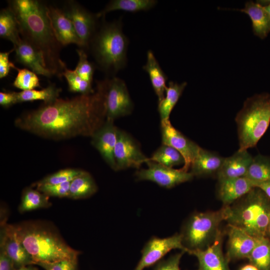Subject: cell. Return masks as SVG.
Listing matches in <instances>:
<instances>
[{
  "mask_svg": "<svg viewBox=\"0 0 270 270\" xmlns=\"http://www.w3.org/2000/svg\"><path fill=\"white\" fill-rule=\"evenodd\" d=\"M105 118L103 96L96 86L92 94L44 103L18 118L15 125L40 136L60 140L79 136H92Z\"/></svg>",
  "mask_w": 270,
  "mask_h": 270,
  "instance_id": "1",
  "label": "cell"
},
{
  "mask_svg": "<svg viewBox=\"0 0 270 270\" xmlns=\"http://www.w3.org/2000/svg\"><path fill=\"white\" fill-rule=\"evenodd\" d=\"M8 2L16 16L22 38L42 53L46 66L54 75L61 77L66 65L60 58L62 46L52 28L47 5L37 0Z\"/></svg>",
  "mask_w": 270,
  "mask_h": 270,
  "instance_id": "2",
  "label": "cell"
},
{
  "mask_svg": "<svg viewBox=\"0 0 270 270\" xmlns=\"http://www.w3.org/2000/svg\"><path fill=\"white\" fill-rule=\"evenodd\" d=\"M14 226L34 264L64 260L78 261L80 252L70 247L50 224L39 221H26Z\"/></svg>",
  "mask_w": 270,
  "mask_h": 270,
  "instance_id": "3",
  "label": "cell"
},
{
  "mask_svg": "<svg viewBox=\"0 0 270 270\" xmlns=\"http://www.w3.org/2000/svg\"><path fill=\"white\" fill-rule=\"evenodd\" d=\"M128 40L120 20H104L88 46L97 66L110 76L123 69L127 62Z\"/></svg>",
  "mask_w": 270,
  "mask_h": 270,
  "instance_id": "4",
  "label": "cell"
},
{
  "mask_svg": "<svg viewBox=\"0 0 270 270\" xmlns=\"http://www.w3.org/2000/svg\"><path fill=\"white\" fill-rule=\"evenodd\" d=\"M234 203L224 206L225 220L228 224L257 238L266 236L270 220V198L265 193L254 187Z\"/></svg>",
  "mask_w": 270,
  "mask_h": 270,
  "instance_id": "5",
  "label": "cell"
},
{
  "mask_svg": "<svg viewBox=\"0 0 270 270\" xmlns=\"http://www.w3.org/2000/svg\"><path fill=\"white\" fill-rule=\"evenodd\" d=\"M239 142L238 150L254 147L270 123V95L256 94L248 98L235 118Z\"/></svg>",
  "mask_w": 270,
  "mask_h": 270,
  "instance_id": "6",
  "label": "cell"
},
{
  "mask_svg": "<svg viewBox=\"0 0 270 270\" xmlns=\"http://www.w3.org/2000/svg\"><path fill=\"white\" fill-rule=\"evenodd\" d=\"M224 207L217 211L196 212L186 221L180 233L186 252L204 250L211 246L225 220Z\"/></svg>",
  "mask_w": 270,
  "mask_h": 270,
  "instance_id": "7",
  "label": "cell"
},
{
  "mask_svg": "<svg viewBox=\"0 0 270 270\" xmlns=\"http://www.w3.org/2000/svg\"><path fill=\"white\" fill-rule=\"evenodd\" d=\"M96 84L103 96L106 119L114 120L132 112L133 103L122 80L113 76Z\"/></svg>",
  "mask_w": 270,
  "mask_h": 270,
  "instance_id": "8",
  "label": "cell"
},
{
  "mask_svg": "<svg viewBox=\"0 0 270 270\" xmlns=\"http://www.w3.org/2000/svg\"><path fill=\"white\" fill-rule=\"evenodd\" d=\"M62 10L74 26L82 42V48L88 49L98 27L96 14H92L78 2L72 0L66 1Z\"/></svg>",
  "mask_w": 270,
  "mask_h": 270,
  "instance_id": "9",
  "label": "cell"
},
{
  "mask_svg": "<svg viewBox=\"0 0 270 270\" xmlns=\"http://www.w3.org/2000/svg\"><path fill=\"white\" fill-rule=\"evenodd\" d=\"M146 164L148 166L147 168L136 172V179L152 181L164 188H171L191 180L194 176L190 172L168 168L152 161L148 160Z\"/></svg>",
  "mask_w": 270,
  "mask_h": 270,
  "instance_id": "10",
  "label": "cell"
},
{
  "mask_svg": "<svg viewBox=\"0 0 270 270\" xmlns=\"http://www.w3.org/2000/svg\"><path fill=\"white\" fill-rule=\"evenodd\" d=\"M174 249L186 252L180 234L164 238L152 237L144 246L140 260L134 270H143L153 265Z\"/></svg>",
  "mask_w": 270,
  "mask_h": 270,
  "instance_id": "11",
  "label": "cell"
},
{
  "mask_svg": "<svg viewBox=\"0 0 270 270\" xmlns=\"http://www.w3.org/2000/svg\"><path fill=\"white\" fill-rule=\"evenodd\" d=\"M162 144L169 146L178 150L184 160L180 169L188 172L200 147L174 128L170 120L161 121Z\"/></svg>",
  "mask_w": 270,
  "mask_h": 270,
  "instance_id": "12",
  "label": "cell"
},
{
  "mask_svg": "<svg viewBox=\"0 0 270 270\" xmlns=\"http://www.w3.org/2000/svg\"><path fill=\"white\" fill-rule=\"evenodd\" d=\"M116 170L130 168H139L148 158L141 152L134 140L126 133L118 129L114 150Z\"/></svg>",
  "mask_w": 270,
  "mask_h": 270,
  "instance_id": "13",
  "label": "cell"
},
{
  "mask_svg": "<svg viewBox=\"0 0 270 270\" xmlns=\"http://www.w3.org/2000/svg\"><path fill=\"white\" fill-rule=\"evenodd\" d=\"M0 240V248L13 260L15 266L20 268L34 264L30 255L19 240L14 225L1 224Z\"/></svg>",
  "mask_w": 270,
  "mask_h": 270,
  "instance_id": "14",
  "label": "cell"
},
{
  "mask_svg": "<svg viewBox=\"0 0 270 270\" xmlns=\"http://www.w3.org/2000/svg\"><path fill=\"white\" fill-rule=\"evenodd\" d=\"M48 15L55 36L62 46L76 44L81 48L82 42L70 20L62 9L47 5Z\"/></svg>",
  "mask_w": 270,
  "mask_h": 270,
  "instance_id": "15",
  "label": "cell"
},
{
  "mask_svg": "<svg viewBox=\"0 0 270 270\" xmlns=\"http://www.w3.org/2000/svg\"><path fill=\"white\" fill-rule=\"evenodd\" d=\"M118 129L114 126V120H106L102 126L92 135V144L110 167L116 170L114 150L117 140Z\"/></svg>",
  "mask_w": 270,
  "mask_h": 270,
  "instance_id": "16",
  "label": "cell"
},
{
  "mask_svg": "<svg viewBox=\"0 0 270 270\" xmlns=\"http://www.w3.org/2000/svg\"><path fill=\"white\" fill-rule=\"evenodd\" d=\"M224 232L220 230L213 244L204 250L190 252L198 261V270H230L228 260L224 256L222 244Z\"/></svg>",
  "mask_w": 270,
  "mask_h": 270,
  "instance_id": "17",
  "label": "cell"
},
{
  "mask_svg": "<svg viewBox=\"0 0 270 270\" xmlns=\"http://www.w3.org/2000/svg\"><path fill=\"white\" fill-rule=\"evenodd\" d=\"M228 242L227 259L248 258L259 240L254 238L243 230L228 224Z\"/></svg>",
  "mask_w": 270,
  "mask_h": 270,
  "instance_id": "18",
  "label": "cell"
},
{
  "mask_svg": "<svg viewBox=\"0 0 270 270\" xmlns=\"http://www.w3.org/2000/svg\"><path fill=\"white\" fill-rule=\"evenodd\" d=\"M17 62L30 68L33 72L48 78L54 76L47 68L42 53L22 40L14 46Z\"/></svg>",
  "mask_w": 270,
  "mask_h": 270,
  "instance_id": "19",
  "label": "cell"
},
{
  "mask_svg": "<svg viewBox=\"0 0 270 270\" xmlns=\"http://www.w3.org/2000/svg\"><path fill=\"white\" fill-rule=\"evenodd\" d=\"M255 187L254 182L246 177L218 180V193L224 206H228Z\"/></svg>",
  "mask_w": 270,
  "mask_h": 270,
  "instance_id": "20",
  "label": "cell"
},
{
  "mask_svg": "<svg viewBox=\"0 0 270 270\" xmlns=\"http://www.w3.org/2000/svg\"><path fill=\"white\" fill-rule=\"evenodd\" d=\"M252 158L248 150H238L232 156L224 158L216 174L218 180L244 177Z\"/></svg>",
  "mask_w": 270,
  "mask_h": 270,
  "instance_id": "21",
  "label": "cell"
},
{
  "mask_svg": "<svg viewBox=\"0 0 270 270\" xmlns=\"http://www.w3.org/2000/svg\"><path fill=\"white\" fill-rule=\"evenodd\" d=\"M224 158L218 154L200 148L190 166V172L196 176H204L217 174Z\"/></svg>",
  "mask_w": 270,
  "mask_h": 270,
  "instance_id": "22",
  "label": "cell"
},
{
  "mask_svg": "<svg viewBox=\"0 0 270 270\" xmlns=\"http://www.w3.org/2000/svg\"><path fill=\"white\" fill-rule=\"evenodd\" d=\"M238 10L247 14L252 22L255 35L264 38L270 32V16L264 6L258 2H246L244 8Z\"/></svg>",
  "mask_w": 270,
  "mask_h": 270,
  "instance_id": "23",
  "label": "cell"
},
{
  "mask_svg": "<svg viewBox=\"0 0 270 270\" xmlns=\"http://www.w3.org/2000/svg\"><path fill=\"white\" fill-rule=\"evenodd\" d=\"M143 69L149 76L158 102L161 101L164 98L168 78L153 52L150 50L147 52L146 62L143 66Z\"/></svg>",
  "mask_w": 270,
  "mask_h": 270,
  "instance_id": "24",
  "label": "cell"
},
{
  "mask_svg": "<svg viewBox=\"0 0 270 270\" xmlns=\"http://www.w3.org/2000/svg\"><path fill=\"white\" fill-rule=\"evenodd\" d=\"M186 85V82L181 84L169 82L166 89V96L158 104V111L161 121L170 120V113Z\"/></svg>",
  "mask_w": 270,
  "mask_h": 270,
  "instance_id": "25",
  "label": "cell"
},
{
  "mask_svg": "<svg viewBox=\"0 0 270 270\" xmlns=\"http://www.w3.org/2000/svg\"><path fill=\"white\" fill-rule=\"evenodd\" d=\"M157 2L155 0H113L97 13L96 16L98 18L104 17L108 12L116 10L132 12L146 11L154 7Z\"/></svg>",
  "mask_w": 270,
  "mask_h": 270,
  "instance_id": "26",
  "label": "cell"
},
{
  "mask_svg": "<svg viewBox=\"0 0 270 270\" xmlns=\"http://www.w3.org/2000/svg\"><path fill=\"white\" fill-rule=\"evenodd\" d=\"M18 22L16 16L8 6L0 12V36L10 41L14 46L21 40Z\"/></svg>",
  "mask_w": 270,
  "mask_h": 270,
  "instance_id": "27",
  "label": "cell"
},
{
  "mask_svg": "<svg viewBox=\"0 0 270 270\" xmlns=\"http://www.w3.org/2000/svg\"><path fill=\"white\" fill-rule=\"evenodd\" d=\"M98 190L97 186L91 176L86 172L71 181L68 198L81 199L88 198Z\"/></svg>",
  "mask_w": 270,
  "mask_h": 270,
  "instance_id": "28",
  "label": "cell"
},
{
  "mask_svg": "<svg viewBox=\"0 0 270 270\" xmlns=\"http://www.w3.org/2000/svg\"><path fill=\"white\" fill-rule=\"evenodd\" d=\"M51 206L49 196L31 188H26L22 192L18 206L20 213L40 208H47Z\"/></svg>",
  "mask_w": 270,
  "mask_h": 270,
  "instance_id": "29",
  "label": "cell"
},
{
  "mask_svg": "<svg viewBox=\"0 0 270 270\" xmlns=\"http://www.w3.org/2000/svg\"><path fill=\"white\" fill-rule=\"evenodd\" d=\"M244 177L254 184L270 180V158L261 154L253 157Z\"/></svg>",
  "mask_w": 270,
  "mask_h": 270,
  "instance_id": "30",
  "label": "cell"
},
{
  "mask_svg": "<svg viewBox=\"0 0 270 270\" xmlns=\"http://www.w3.org/2000/svg\"><path fill=\"white\" fill-rule=\"evenodd\" d=\"M62 90L54 84H50L42 90H28L18 92V102L42 100L45 104L54 102L58 98Z\"/></svg>",
  "mask_w": 270,
  "mask_h": 270,
  "instance_id": "31",
  "label": "cell"
},
{
  "mask_svg": "<svg viewBox=\"0 0 270 270\" xmlns=\"http://www.w3.org/2000/svg\"><path fill=\"white\" fill-rule=\"evenodd\" d=\"M248 258L259 270H270V239L260 238Z\"/></svg>",
  "mask_w": 270,
  "mask_h": 270,
  "instance_id": "32",
  "label": "cell"
},
{
  "mask_svg": "<svg viewBox=\"0 0 270 270\" xmlns=\"http://www.w3.org/2000/svg\"><path fill=\"white\" fill-rule=\"evenodd\" d=\"M148 160L170 168L184 163V158L178 150L164 144H162Z\"/></svg>",
  "mask_w": 270,
  "mask_h": 270,
  "instance_id": "33",
  "label": "cell"
},
{
  "mask_svg": "<svg viewBox=\"0 0 270 270\" xmlns=\"http://www.w3.org/2000/svg\"><path fill=\"white\" fill-rule=\"evenodd\" d=\"M62 76L66 78L70 91L80 93L81 94H92L94 90L91 82L81 78L74 70L65 67Z\"/></svg>",
  "mask_w": 270,
  "mask_h": 270,
  "instance_id": "34",
  "label": "cell"
},
{
  "mask_svg": "<svg viewBox=\"0 0 270 270\" xmlns=\"http://www.w3.org/2000/svg\"><path fill=\"white\" fill-rule=\"evenodd\" d=\"M18 74L13 82L16 88L23 90H34L40 87L39 78L36 74L26 68H14Z\"/></svg>",
  "mask_w": 270,
  "mask_h": 270,
  "instance_id": "35",
  "label": "cell"
},
{
  "mask_svg": "<svg viewBox=\"0 0 270 270\" xmlns=\"http://www.w3.org/2000/svg\"><path fill=\"white\" fill-rule=\"evenodd\" d=\"M85 171L74 168H66L59 170L46 176L35 184H59L71 182Z\"/></svg>",
  "mask_w": 270,
  "mask_h": 270,
  "instance_id": "36",
  "label": "cell"
},
{
  "mask_svg": "<svg viewBox=\"0 0 270 270\" xmlns=\"http://www.w3.org/2000/svg\"><path fill=\"white\" fill-rule=\"evenodd\" d=\"M76 51L78 56V60L74 70L81 78L92 83L95 66L88 61L84 50L79 48Z\"/></svg>",
  "mask_w": 270,
  "mask_h": 270,
  "instance_id": "37",
  "label": "cell"
},
{
  "mask_svg": "<svg viewBox=\"0 0 270 270\" xmlns=\"http://www.w3.org/2000/svg\"><path fill=\"white\" fill-rule=\"evenodd\" d=\"M71 182L59 184H35L36 189L48 196L68 197Z\"/></svg>",
  "mask_w": 270,
  "mask_h": 270,
  "instance_id": "38",
  "label": "cell"
},
{
  "mask_svg": "<svg viewBox=\"0 0 270 270\" xmlns=\"http://www.w3.org/2000/svg\"><path fill=\"white\" fill-rule=\"evenodd\" d=\"M185 252L182 250L166 260L160 261L155 267L154 270H180V263L182 256Z\"/></svg>",
  "mask_w": 270,
  "mask_h": 270,
  "instance_id": "39",
  "label": "cell"
},
{
  "mask_svg": "<svg viewBox=\"0 0 270 270\" xmlns=\"http://www.w3.org/2000/svg\"><path fill=\"white\" fill-rule=\"evenodd\" d=\"M45 270H77L78 261L64 260L54 262L36 264Z\"/></svg>",
  "mask_w": 270,
  "mask_h": 270,
  "instance_id": "40",
  "label": "cell"
},
{
  "mask_svg": "<svg viewBox=\"0 0 270 270\" xmlns=\"http://www.w3.org/2000/svg\"><path fill=\"white\" fill-rule=\"evenodd\" d=\"M14 50L13 48L8 52H0V78L7 76L11 68H16L14 64L9 60V54Z\"/></svg>",
  "mask_w": 270,
  "mask_h": 270,
  "instance_id": "41",
  "label": "cell"
},
{
  "mask_svg": "<svg viewBox=\"0 0 270 270\" xmlns=\"http://www.w3.org/2000/svg\"><path fill=\"white\" fill-rule=\"evenodd\" d=\"M16 103H18V92H0V104L2 106L8 108Z\"/></svg>",
  "mask_w": 270,
  "mask_h": 270,
  "instance_id": "42",
  "label": "cell"
},
{
  "mask_svg": "<svg viewBox=\"0 0 270 270\" xmlns=\"http://www.w3.org/2000/svg\"><path fill=\"white\" fill-rule=\"evenodd\" d=\"M14 264L5 250L0 248V270H16Z\"/></svg>",
  "mask_w": 270,
  "mask_h": 270,
  "instance_id": "43",
  "label": "cell"
},
{
  "mask_svg": "<svg viewBox=\"0 0 270 270\" xmlns=\"http://www.w3.org/2000/svg\"><path fill=\"white\" fill-rule=\"evenodd\" d=\"M254 185L255 187L262 190L270 198V180L255 183Z\"/></svg>",
  "mask_w": 270,
  "mask_h": 270,
  "instance_id": "44",
  "label": "cell"
},
{
  "mask_svg": "<svg viewBox=\"0 0 270 270\" xmlns=\"http://www.w3.org/2000/svg\"><path fill=\"white\" fill-rule=\"evenodd\" d=\"M240 270H259L256 266L251 264L243 266Z\"/></svg>",
  "mask_w": 270,
  "mask_h": 270,
  "instance_id": "45",
  "label": "cell"
},
{
  "mask_svg": "<svg viewBox=\"0 0 270 270\" xmlns=\"http://www.w3.org/2000/svg\"><path fill=\"white\" fill-rule=\"evenodd\" d=\"M16 270H38V269L32 266H27L18 268Z\"/></svg>",
  "mask_w": 270,
  "mask_h": 270,
  "instance_id": "46",
  "label": "cell"
},
{
  "mask_svg": "<svg viewBox=\"0 0 270 270\" xmlns=\"http://www.w3.org/2000/svg\"><path fill=\"white\" fill-rule=\"evenodd\" d=\"M265 10L267 12L268 14L270 16V2H269L266 5H263Z\"/></svg>",
  "mask_w": 270,
  "mask_h": 270,
  "instance_id": "47",
  "label": "cell"
},
{
  "mask_svg": "<svg viewBox=\"0 0 270 270\" xmlns=\"http://www.w3.org/2000/svg\"><path fill=\"white\" fill-rule=\"evenodd\" d=\"M266 236L270 239V223H269V225L268 228Z\"/></svg>",
  "mask_w": 270,
  "mask_h": 270,
  "instance_id": "48",
  "label": "cell"
}]
</instances>
